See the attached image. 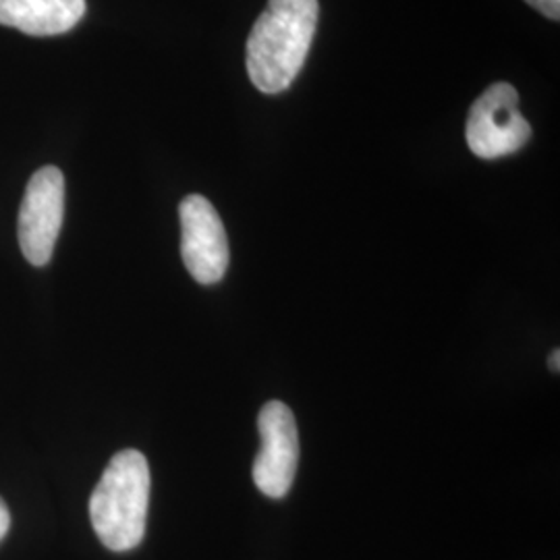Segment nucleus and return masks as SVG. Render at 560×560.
I'll return each mask as SVG.
<instances>
[{"label":"nucleus","mask_w":560,"mask_h":560,"mask_svg":"<svg viewBox=\"0 0 560 560\" xmlns=\"http://www.w3.org/2000/svg\"><path fill=\"white\" fill-rule=\"evenodd\" d=\"M318 15V0H268L247 40V73L260 92L280 94L300 75Z\"/></svg>","instance_id":"nucleus-1"},{"label":"nucleus","mask_w":560,"mask_h":560,"mask_svg":"<svg viewBox=\"0 0 560 560\" xmlns=\"http://www.w3.org/2000/svg\"><path fill=\"white\" fill-rule=\"evenodd\" d=\"M150 465L140 451L117 453L104 469L90 499V520L96 536L113 552L140 546L150 506Z\"/></svg>","instance_id":"nucleus-2"},{"label":"nucleus","mask_w":560,"mask_h":560,"mask_svg":"<svg viewBox=\"0 0 560 560\" xmlns=\"http://www.w3.org/2000/svg\"><path fill=\"white\" fill-rule=\"evenodd\" d=\"M467 145L483 161L515 154L532 138V125L521 117L520 94L511 83L490 85L469 110Z\"/></svg>","instance_id":"nucleus-3"},{"label":"nucleus","mask_w":560,"mask_h":560,"mask_svg":"<svg viewBox=\"0 0 560 560\" xmlns=\"http://www.w3.org/2000/svg\"><path fill=\"white\" fill-rule=\"evenodd\" d=\"M260 453L254 460V483L261 494L282 499L289 494L300 467V432L293 411L280 402L268 400L258 418Z\"/></svg>","instance_id":"nucleus-4"},{"label":"nucleus","mask_w":560,"mask_h":560,"mask_svg":"<svg viewBox=\"0 0 560 560\" xmlns=\"http://www.w3.org/2000/svg\"><path fill=\"white\" fill-rule=\"evenodd\" d=\"M65 219V177L57 166H44L27 183L20 210V245L25 260L46 266Z\"/></svg>","instance_id":"nucleus-5"},{"label":"nucleus","mask_w":560,"mask_h":560,"mask_svg":"<svg viewBox=\"0 0 560 560\" xmlns=\"http://www.w3.org/2000/svg\"><path fill=\"white\" fill-rule=\"evenodd\" d=\"M180 256L200 284H217L229 268V240L217 208L203 196L180 201Z\"/></svg>","instance_id":"nucleus-6"},{"label":"nucleus","mask_w":560,"mask_h":560,"mask_svg":"<svg viewBox=\"0 0 560 560\" xmlns=\"http://www.w3.org/2000/svg\"><path fill=\"white\" fill-rule=\"evenodd\" d=\"M85 15V0H0V25L27 36H59Z\"/></svg>","instance_id":"nucleus-7"},{"label":"nucleus","mask_w":560,"mask_h":560,"mask_svg":"<svg viewBox=\"0 0 560 560\" xmlns=\"http://www.w3.org/2000/svg\"><path fill=\"white\" fill-rule=\"evenodd\" d=\"M529 7L538 9L541 15H546L548 20H560V0H525Z\"/></svg>","instance_id":"nucleus-8"},{"label":"nucleus","mask_w":560,"mask_h":560,"mask_svg":"<svg viewBox=\"0 0 560 560\" xmlns=\"http://www.w3.org/2000/svg\"><path fill=\"white\" fill-rule=\"evenodd\" d=\"M9 527H11V515H9V509H7V504H4V501L0 499V541H2L4 536H7Z\"/></svg>","instance_id":"nucleus-9"},{"label":"nucleus","mask_w":560,"mask_h":560,"mask_svg":"<svg viewBox=\"0 0 560 560\" xmlns=\"http://www.w3.org/2000/svg\"><path fill=\"white\" fill-rule=\"evenodd\" d=\"M560 351L559 349H555L552 353H550V358H548V365H550V370L552 372H559L560 370Z\"/></svg>","instance_id":"nucleus-10"}]
</instances>
